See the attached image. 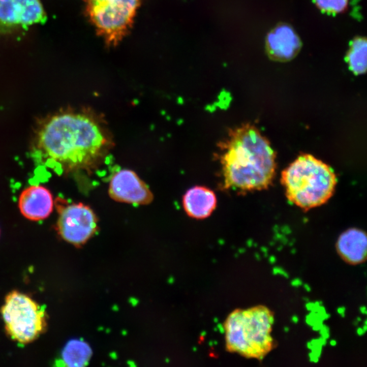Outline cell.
<instances>
[{
  "label": "cell",
  "instance_id": "10",
  "mask_svg": "<svg viewBox=\"0 0 367 367\" xmlns=\"http://www.w3.org/2000/svg\"><path fill=\"white\" fill-rule=\"evenodd\" d=\"M301 41L292 26L280 23L270 31L265 39V50L275 61L286 62L293 59L300 52Z\"/></svg>",
  "mask_w": 367,
  "mask_h": 367
},
{
  "label": "cell",
  "instance_id": "6",
  "mask_svg": "<svg viewBox=\"0 0 367 367\" xmlns=\"http://www.w3.org/2000/svg\"><path fill=\"white\" fill-rule=\"evenodd\" d=\"M86 13L97 33L116 45L131 27L141 0H84Z\"/></svg>",
  "mask_w": 367,
  "mask_h": 367
},
{
  "label": "cell",
  "instance_id": "9",
  "mask_svg": "<svg viewBox=\"0 0 367 367\" xmlns=\"http://www.w3.org/2000/svg\"><path fill=\"white\" fill-rule=\"evenodd\" d=\"M108 193L113 200L136 205H148L154 199L146 184L130 169H122L112 175Z\"/></svg>",
  "mask_w": 367,
  "mask_h": 367
},
{
  "label": "cell",
  "instance_id": "4",
  "mask_svg": "<svg viewBox=\"0 0 367 367\" xmlns=\"http://www.w3.org/2000/svg\"><path fill=\"white\" fill-rule=\"evenodd\" d=\"M282 183L290 202L304 210L324 204L335 190L336 177L329 165L302 154L282 172Z\"/></svg>",
  "mask_w": 367,
  "mask_h": 367
},
{
  "label": "cell",
  "instance_id": "3",
  "mask_svg": "<svg viewBox=\"0 0 367 367\" xmlns=\"http://www.w3.org/2000/svg\"><path fill=\"white\" fill-rule=\"evenodd\" d=\"M273 324L274 314L266 306L234 310L224 323L226 349L247 359L262 360L275 348Z\"/></svg>",
  "mask_w": 367,
  "mask_h": 367
},
{
  "label": "cell",
  "instance_id": "7",
  "mask_svg": "<svg viewBox=\"0 0 367 367\" xmlns=\"http://www.w3.org/2000/svg\"><path fill=\"white\" fill-rule=\"evenodd\" d=\"M57 227L64 240L80 246L97 231L98 219L89 206L82 203H72L60 209Z\"/></svg>",
  "mask_w": 367,
  "mask_h": 367
},
{
  "label": "cell",
  "instance_id": "12",
  "mask_svg": "<svg viewBox=\"0 0 367 367\" xmlns=\"http://www.w3.org/2000/svg\"><path fill=\"white\" fill-rule=\"evenodd\" d=\"M336 250L346 263L357 265L364 263L367 254L366 233L357 228L344 231L336 241Z\"/></svg>",
  "mask_w": 367,
  "mask_h": 367
},
{
  "label": "cell",
  "instance_id": "1",
  "mask_svg": "<svg viewBox=\"0 0 367 367\" xmlns=\"http://www.w3.org/2000/svg\"><path fill=\"white\" fill-rule=\"evenodd\" d=\"M112 141L106 129L86 112H60L38 130L35 150L52 166L65 171L91 169L108 152Z\"/></svg>",
  "mask_w": 367,
  "mask_h": 367
},
{
  "label": "cell",
  "instance_id": "16",
  "mask_svg": "<svg viewBox=\"0 0 367 367\" xmlns=\"http://www.w3.org/2000/svg\"><path fill=\"white\" fill-rule=\"evenodd\" d=\"M313 1L318 9L332 15L343 13L349 6V0H313Z\"/></svg>",
  "mask_w": 367,
  "mask_h": 367
},
{
  "label": "cell",
  "instance_id": "2",
  "mask_svg": "<svg viewBox=\"0 0 367 367\" xmlns=\"http://www.w3.org/2000/svg\"><path fill=\"white\" fill-rule=\"evenodd\" d=\"M222 187L238 193L267 189L276 170V155L269 140L253 124L231 129L219 144Z\"/></svg>",
  "mask_w": 367,
  "mask_h": 367
},
{
  "label": "cell",
  "instance_id": "11",
  "mask_svg": "<svg viewBox=\"0 0 367 367\" xmlns=\"http://www.w3.org/2000/svg\"><path fill=\"white\" fill-rule=\"evenodd\" d=\"M53 197L50 191L40 185L26 188L21 193L19 207L22 214L31 220L46 219L53 209Z\"/></svg>",
  "mask_w": 367,
  "mask_h": 367
},
{
  "label": "cell",
  "instance_id": "5",
  "mask_svg": "<svg viewBox=\"0 0 367 367\" xmlns=\"http://www.w3.org/2000/svg\"><path fill=\"white\" fill-rule=\"evenodd\" d=\"M1 314L7 333L20 343L33 341L46 328L44 308L29 296L17 291L8 294Z\"/></svg>",
  "mask_w": 367,
  "mask_h": 367
},
{
  "label": "cell",
  "instance_id": "8",
  "mask_svg": "<svg viewBox=\"0 0 367 367\" xmlns=\"http://www.w3.org/2000/svg\"><path fill=\"white\" fill-rule=\"evenodd\" d=\"M45 19L40 0H0V33L25 28Z\"/></svg>",
  "mask_w": 367,
  "mask_h": 367
},
{
  "label": "cell",
  "instance_id": "15",
  "mask_svg": "<svg viewBox=\"0 0 367 367\" xmlns=\"http://www.w3.org/2000/svg\"><path fill=\"white\" fill-rule=\"evenodd\" d=\"M367 41L365 38H354L345 55L346 63L353 74L361 75L366 70Z\"/></svg>",
  "mask_w": 367,
  "mask_h": 367
},
{
  "label": "cell",
  "instance_id": "13",
  "mask_svg": "<svg viewBox=\"0 0 367 367\" xmlns=\"http://www.w3.org/2000/svg\"><path fill=\"white\" fill-rule=\"evenodd\" d=\"M182 202L184 209L188 216L195 219H204L215 210L217 199L211 189L197 186L186 191Z\"/></svg>",
  "mask_w": 367,
  "mask_h": 367
},
{
  "label": "cell",
  "instance_id": "14",
  "mask_svg": "<svg viewBox=\"0 0 367 367\" xmlns=\"http://www.w3.org/2000/svg\"><path fill=\"white\" fill-rule=\"evenodd\" d=\"M92 356V350L85 341L78 339L70 341L62 352L63 364L70 367L85 366Z\"/></svg>",
  "mask_w": 367,
  "mask_h": 367
}]
</instances>
